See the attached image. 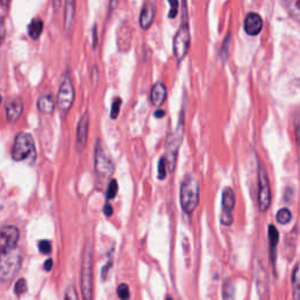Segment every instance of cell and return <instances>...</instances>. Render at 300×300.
<instances>
[{
  "mask_svg": "<svg viewBox=\"0 0 300 300\" xmlns=\"http://www.w3.org/2000/svg\"><path fill=\"white\" fill-rule=\"evenodd\" d=\"M236 206V197L231 188H225L222 192V212L221 223L225 227H230L233 222L232 210Z\"/></svg>",
  "mask_w": 300,
  "mask_h": 300,
  "instance_id": "obj_11",
  "label": "cell"
},
{
  "mask_svg": "<svg viewBox=\"0 0 300 300\" xmlns=\"http://www.w3.org/2000/svg\"><path fill=\"white\" fill-rule=\"evenodd\" d=\"M14 292L17 296H23L27 292V281L25 278H20L14 285Z\"/></svg>",
  "mask_w": 300,
  "mask_h": 300,
  "instance_id": "obj_27",
  "label": "cell"
},
{
  "mask_svg": "<svg viewBox=\"0 0 300 300\" xmlns=\"http://www.w3.org/2000/svg\"><path fill=\"white\" fill-rule=\"evenodd\" d=\"M80 285H81L82 300H94L93 291V244L91 238H87L85 243L84 254H82L81 275H80Z\"/></svg>",
  "mask_w": 300,
  "mask_h": 300,
  "instance_id": "obj_1",
  "label": "cell"
},
{
  "mask_svg": "<svg viewBox=\"0 0 300 300\" xmlns=\"http://www.w3.org/2000/svg\"><path fill=\"white\" fill-rule=\"evenodd\" d=\"M182 23H181L180 28L177 29L176 34L174 38V45H172V49H174V56L176 59L177 64L185 58L188 54V50L190 47V31H189V19L188 13H186V1L183 0L182 6Z\"/></svg>",
  "mask_w": 300,
  "mask_h": 300,
  "instance_id": "obj_3",
  "label": "cell"
},
{
  "mask_svg": "<svg viewBox=\"0 0 300 300\" xmlns=\"http://www.w3.org/2000/svg\"><path fill=\"white\" fill-rule=\"evenodd\" d=\"M183 130H184V114L183 112L180 115V122L177 124V128L168 135L167 144H165V162H167L168 170L174 172L176 168L178 150L183 141Z\"/></svg>",
  "mask_w": 300,
  "mask_h": 300,
  "instance_id": "obj_5",
  "label": "cell"
},
{
  "mask_svg": "<svg viewBox=\"0 0 300 300\" xmlns=\"http://www.w3.org/2000/svg\"><path fill=\"white\" fill-rule=\"evenodd\" d=\"M97 79H99V70H97L96 67H94L93 69H92V82L94 84L95 81V84H96Z\"/></svg>",
  "mask_w": 300,
  "mask_h": 300,
  "instance_id": "obj_36",
  "label": "cell"
},
{
  "mask_svg": "<svg viewBox=\"0 0 300 300\" xmlns=\"http://www.w3.org/2000/svg\"><path fill=\"white\" fill-rule=\"evenodd\" d=\"M103 213H105L107 217H111L113 215V207L111 206V204L107 203L106 206L103 207Z\"/></svg>",
  "mask_w": 300,
  "mask_h": 300,
  "instance_id": "obj_35",
  "label": "cell"
},
{
  "mask_svg": "<svg viewBox=\"0 0 300 300\" xmlns=\"http://www.w3.org/2000/svg\"><path fill=\"white\" fill-rule=\"evenodd\" d=\"M74 99H75V92H74L72 80H70L69 75L66 74L61 80V84L59 86L58 97H56L58 108L62 116H66L68 112L70 111Z\"/></svg>",
  "mask_w": 300,
  "mask_h": 300,
  "instance_id": "obj_7",
  "label": "cell"
},
{
  "mask_svg": "<svg viewBox=\"0 0 300 300\" xmlns=\"http://www.w3.org/2000/svg\"><path fill=\"white\" fill-rule=\"evenodd\" d=\"M20 232L13 225H2L0 230V254L17 249Z\"/></svg>",
  "mask_w": 300,
  "mask_h": 300,
  "instance_id": "obj_10",
  "label": "cell"
},
{
  "mask_svg": "<svg viewBox=\"0 0 300 300\" xmlns=\"http://www.w3.org/2000/svg\"><path fill=\"white\" fill-rule=\"evenodd\" d=\"M12 159L17 162L27 161L31 164L37 161V150H35L34 138L27 133L17 135L12 148Z\"/></svg>",
  "mask_w": 300,
  "mask_h": 300,
  "instance_id": "obj_4",
  "label": "cell"
},
{
  "mask_svg": "<svg viewBox=\"0 0 300 300\" xmlns=\"http://www.w3.org/2000/svg\"><path fill=\"white\" fill-rule=\"evenodd\" d=\"M54 6L55 8H59V6H60V0H54Z\"/></svg>",
  "mask_w": 300,
  "mask_h": 300,
  "instance_id": "obj_41",
  "label": "cell"
},
{
  "mask_svg": "<svg viewBox=\"0 0 300 300\" xmlns=\"http://www.w3.org/2000/svg\"><path fill=\"white\" fill-rule=\"evenodd\" d=\"M165 115V112L164 111H162V109H157V111L155 112V116L156 117H163Z\"/></svg>",
  "mask_w": 300,
  "mask_h": 300,
  "instance_id": "obj_40",
  "label": "cell"
},
{
  "mask_svg": "<svg viewBox=\"0 0 300 300\" xmlns=\"http://www.w3.org/2000/svg\"><path fill=\"white\" fill-rule=\"evenodd\" d=\"M113 264H114V248H112V250L108 252V254H107L106 257V264L102 266V269H101V278H102L103 280L107 279V276H108L109 270H111Z\"/></svg>",
  "mask_w": 300,
  "mask_h": 300,
  "instance_id": "obj_23",
  "label": "cell"
},
{
  "mask_svg": "<svg viewBox=\"0 0 300 300\" xmlns=\"http://www.w3.org/2000/svg\"><path fill=\"white\" fill-rule=\"evenodd\" d=\"M23 254L19 249L0 254V278L2 281H11L22 267Z\"/></svg>",
  "mask_w": 300,
  "mask_h": 300,
  "instance_id": "obj_6",
  "label": "cell"
},
{
  "mask_svg": "<svg viewBox=\"0 0 300 300\" xmlns=\"http://www.w3.org/2000/svg\"><path fill=\"white\" fill-rule=\"evenodd\" d=\"M116 6L117 0H109V13H112V12L116 8Z\"/></svg>",
  "mask_w": 300,
  "mask_h": 300,
  "instance_id": "obj_38",
  "label": "cell"
},
{
  "mask_svg": "<svg viewBox=\"0 0 300 300\" xmlns=\"http://www.w3.org/2000/svg\"><path fill=\"white\" fill-rule=\"evenodd\" d=\"M76 0H66L64 11V29L65 33L69 34L73 28L74 18H75Z\"/></svg>",
  "mask_w": 300,
  "mask_h": 300,
  "instance_id": "obj_14",
  "label": "cell"
},
{
  "mask_svg": "<svg viewBox=\"0 0 300 300\" xmlns=\"http://www.w3.org/2000/svg\"><path fill=\"white\" fill-rule=\"evenodd\" d=\"M96 25L94 26V28H93V46L95 47V45H96V43H97V38H96Z\"/></svg>",
  "mask_w": 300,
  "mask_h": 300,
  "instance_id": "obj_39",
  "label": "cell"
},
{
  "mask_svg": "<svg viewBox=\"0 0 300 300\" xmlns=\"http://www.w3.org/2000/svg\"><path fill=\"white\" fill-rule=\"evenodd\" d=\"M8 1H10V0H1V5L2 6H7Z\"/></svg>",
  "mask_w": 300,
  "mask_h": 300,
  "instance_id": "obj_42",
  "label": "cell"
},
{
  "mask_svg": "<svg viewBox=\"0 0 300 300\" xmlns=\"http://www.w3.org/2000/svg\"><path fill=\"white\" fill-rule=\"evenodd\" d=\"M23 114V102L20 100H13L6 106V117L8 122L14 123L19 120Z\"/></svg>",
  "mask_w": 300,
  "mask_h": 300,
  "instance_id": "obj_18",
  "label": "cell"
},
{
  "mask_svg": "<svg viewBox=\"0 0 300 300\" xmlns=\"http://www.w3.org/2000/svg\"><path fill=\"white\" fill-rule=\"evenodd\" d=\"M258 206L260 211H266L271 206V186L265 169L259 165L258 174Z\"/></svg>",
  "mask_w": 300,
  "mask_h": 300,
  "instance_id": "obj_9",
  "label": "cell"
},
{
  "mask_svg": "<svg viewBox=\"0 0 300 300\" xmlns=\"http://www.w3.org/2000/svg\"><path fill=\"white\" fill-rule=\"evenodd\" d=\"M283 4L290 16L300 23V0H283Z\"/></svg>",
  "mask_w": 300,
  "mask_h": 300,
  "instance_id": "obj_20",
  "label": "cell"
},
{
  "mask_svg": "<svg viewBox=\"0 0 300 300\" xmlns=\"http://www.w3.org/2000/svg\"><path fill=\"white\" fill-rule=\"evenodd\" d=\"M122 103V100L120 97H116L112 103V111H111V117L113 120H116L118 116V113H120V107Z\"/></svg>",
  "mask_w": 300,
  "mask_h": 300,
  "instance_id": "obj_31",
  "label": "cell"
},
{
  "mask_svg": "<svg viewBox=\"0 0 300 300\" xmlns=\"http://www.w3.org/2000/svg\"><path fill=\"white\" fill-rule=\"evenodd\" d=\"M133 39V31L128 25H121L117 31V47L118 49L126 52L130 48Z\"/></svg>",
  "mask_w": 300,
  "mask_h": 300,
  "instance_id": "obj_16",
  "label": "cell"
},
{
  "mask_svg": "<svg viewBox=\"0 0 300 300\" xmlns=\"http://www.w3.org/2000/svg\"><path fill=\"white\" fill-rule=\"evenodd\" d=\"M263 28V19L259 14L249 13L244 20V29L249 35H258Z\"/></svg>",
  "mask_w": 300,
  "mask_h": 300,
  "instance_id": "obj_13",
  "label": "cell"
},
{
  "mask_svg": "<svg viewBox=\"0 0 300 300\" xmlns=\"http://www.w3.org/2000/svg\"><path fill=\"white\" fill-rule=\"evenodd\" d=\"M279 239V233L278 230L273 225L269 227V240H270V246H271V252H272V261H275V249L277 246Z\"/></svg>",
  "mask_w": 300,
  "mask_h": 300,
  "instance_id": "obj_24",
  "label": "cell"
},
{
  "mask_svg": "<svg viewBox=\"0 0 300 300\" xmlns=\"http://www.w3.org/2000/svg\"><path fill=\"white\" fill-rule=\"evenodd\" d=\"M168 1L171 6L168 16L169 18H171V19H174V18H176V16L178 14V5H180V2H178V0H168Z\"/></svg>",
  "mask_w": 300,
  "mask_h": 300,
  "instance_id": "obj_34",
  "label": "cell"
},
{
  "mask_svg": "<svg viewBox=\"0 0 300 300\" xmlns=\"http://www.w3.org/2000/svg\"><path fill=\"white\" fill-rule=\"evenodd\" d=\"M64 300H79L78 291L74 286H69L65 292V298Z\"/></svg>",
  "mask_w": 300,
  "mask_h": 300,
  "instance_id": "obj_33",
  "label": "cell"
},
{
  "mask_svg": "<svg viewBox=\"0 0 300 300\" xmlns=\"http://www.w3.org/2000/svg\"><path fill=\"white\" fill-rule=\"evenodd\" d=\"M52 267H53V259H50V258H49V259H47L44 263V270H45V271L49 272L50 270H52Z\"/></svg>",
  "mask_w": 300,
  "mask_h": 300,
  "instance_id": "obj_37",
  "label": "cell"
},
{
  "mask_svg": "<svg viewBox=\"0 0 300 300\" xmlns=\"http://www.w3.org/2000/svg\"><path fill=\"white\" fill-rule=\"evenodd\" d=\"M154 18H155V7L151 2H145L142 7L141 13H139L138 18V23L143 29L150 28V26L153 25Z\"/></svg>",
  "mask_w": 300,
  "mask_h": 300,
  "instance_id": "obj_15",
  "label": "cell"
},
{
  "mask_svg": "<svg viewBox=\"0 0 300 300\" xmlns=\"http://www.w3.org/2000/svg\"><path fill=\"white\" fill-rule=\"evenodd\" d=\"M117 296L121 300H129L130 298V290L127 284H120L117 286Z\"/></svg>",
  "mask_w": 300,
  "mask_h": 300,
  "instance_id": "obj_28",
  "label": "cell"
},
{
  "mask_svg": "<svg viewBox=\"0 0 300 300\" xmlns=\"http://www.w3.org/2000/svg\"><path fill=\"white\" fill-rule=\"evenodd\" d=\"M38 248H39V251L43 254H48L52 251V244H50L49 240H40Z\"/></svg>",
  "mask_w": 300,
  "mask_h": 300,
  "instance_id": "obj_32",
  "label": "cell"
},
{
  "mask_svg": "<svg viewBox=\"0 0 300 300\" xmlns=\"http://www.w3.org/2000/svg\"><path fill=\"white\" fill-rule=\"evenodd\" d=\"M37 107L43 114H50L55 109V101L52 95H43L37 101Z\"/></svg>",
  "mask_w": 300,
  "mask_h": 300,
  "instance_id": "obj_19",
  "label": "cell"
},
{
  "mask_svg": "<svg viewBox=\"0 0 300 300\" xmlns=\"http://www.w3.org/2000/svg\"><path fill=\"white\" fill-rule=\"evenodd\" d=\"M233 286L230 281H225L223 285V298L224 300H233Z\"/></svg>",
  "mask_w": 300,
  "mask_h": 300,
  "instance_id": "obj_29",
  "label": "cell"
},
{
  "mask_svg": "<svg viewBox=\"0 0 300 300\" xmlns=\"http://www.w3.org/2000/svg\"><path fill=\"white\" fill-rule=\"evenodd\" d=\"M117 191H118V185L116 180H112L111 182H109L108 188H107V192H106L107 200H113V198L116 197Z\"/></svg>",
  "mask_w": 300,
  "mask_h": 300,
  "instance_id": "obj_26",
  "label": "cell"
},
{
  "mask_svg": "<svg viewBox=\"0 0 300 300\" xmlns=\"http://www.w3.org/2000/svg\"><path fill=\"white\" fill-rule=\"evenodd\" d=\"M165 300H172V298H171V297H167V298H165Z\"/></svg>",
  "mask_w": 300,
  "mask_h": 300,
  "instance_id": "obj_43",
  "label": "cell"
},
{
  "mask_svg": "<svg viewBox=\"0 0 300 300\" xmlns=\"http://www.w3.org/2000/svg\"><path fill=\"white\" fill-rule=\"evenodd\" d=\"M167 99V87L163 82H156L150 92V101L153 106L161 107Z\"/></svg>",
  "mask_w": 300,
  "mask_h": 300,
  "instance_id": "obj_17",
  "label": "cell"
},
{
  "mask_svg": "<svg viewBox=\"0 0 300 300\" xmlns=\"http://www.w3.org/2000/svg\"><path fill=\"white\" fill-rule=\"evenodd\" d=\"M114 162L106 153L103 147L100 143V139H97L94 151V169L96 174L101 177H109L114 172Z\"/></svg>",
  "mask_w": 300,
  "mask_h": 300,
  "instance_id": "obj_8",
  "label": "cell"
},
{
  "mask_svg": "<svg viewBox=\"0 0 300 300\" xmlns=\"http://www.w3.org/2000/svg\"><path fill=\"white\" fill-rule=\"evenodd\" d=\"M180 201L183 211L191 215L200 203V183L192 175H186L181 183Z\"/></svg>",
  "mask_w": 300,
  "mask_h": 300,
  "instance_id": "obj_2",
  "label": "cell"
},
{
  "mask_svg": "<svg viewBox=\"0 0 300 300\" xmlns=\"http://www.w3.org/2000/svg\"><path fill=\"white\" fill-rule=\"evenodd\" d=\"M292 286L295 300H300V263L297 264L295 271H293Z\"/></svg>",
  "mask_w": 300,
  "mask_h": 300,
  "instance_id": "obj_22",
  "label": "cell"
},
{
  "mask_svg": "<svg viewBox=\"0 0 300 300\" xmlns=\"http://www.w3.org/2000/svg\"><path fill=\"white\" fill-rule=\"evenodd\" d=\"M88 130H89V118L88 115H82L78 123L76 128V148L79 151H82L86 148L88 139Z\"/></svg>",
  "mask_w": 300,
  "mask_h": 300,
  "instance_id": "obj_12",
  "label": "cell"
},
{
  "mask_svg": "<svg viewBox=\"0 0 300 300\" xmlns=\"http://www.w3.org/2000/svg\"><path fill=\"white\" fill-rule=\"evenodd\" d=\"M168 174V167H167V162H165L164 156L161 157L159 161V180H165Z\"/></svg>",
  "mask_w": 300,
  "mask_h": 300,
  "instance_id": "obj_30",
  "label": "cell"
},
{
  "mask_svg": "<svg viewBox=\"0 0 300 300\" xmlns=\"http://www.w3.org/2000/svg\"><path fill=\"white\" fill-rule=\"evenodd\" d=\"M44 29V23L40 18H35L31 22L28 26V35L31 37V39L37 40L39 39L41 33H43Z\"/></svg>",
  "mask_w": 300,
  "mask_h": 300,
  "instance_id": "obj_21",
  "label": "cell"
},
{
  "mask_svg": "<svg viewBox=\"0 0 300 300\" xmlns=\"http://www.w3.org/2000/svg\"><path fill=\"white\" fill-rule=\"evenodd\" d=\"M276 218H277V222L279 224H287V223H290L291 218H292V215H291V211L289 209H286V208H283V209H280L277 212V216H276Z\"/></svg>",
  "mask_w": 300,
  "mask_h": 300,
  "instance_id": "obj_25",
  "label": "cell"
}]
</instances>
